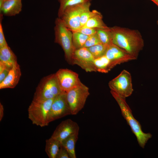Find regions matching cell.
<instances>
[{
    "mask_svg": "<svg viewBox=\"0 0 158 158\" xmlns=\"http://www.w3.org/2000/svg\"><path fill=\"white\" fill-rule=\"evenodd\" d=\"M62 92L55 74H51L42 79L36 88L33 98L53 99Z\"/></svg>",
    "mask_w": 158,
    "mask_h": 158,
    "instance_id": "cell-5",
    "label": "cell"
},
{
    "mask_svg": "<svg viewBox=\"0 0 158 158\" xmlns=\"http://www.w3.org/2000/svg\"><path fill=\"white\" fill-rule=\"evenodd\" d=\"M108 45L100 43L87 48L96 59L105 55Z\"/></svg>",
    "mask_w": 158,
    "mask_h": 158,
    "instance_id": "cell-23",
    "label": "cell"
},
{
    "mask_svg": "<svg viewBox=\"0 0 158 158\" xmlns=\"http://www.w3.org/2000/svg\"><path fill=\"white\" fill-rule=\"evenodd\" d=\"M53 100L33 98L28 109V117L33 124L41 127L48 125V115Z\"/></svg>",
    "mask_w": 158,
    "mask_h": 158,
    "instance_id": "cell-4",
    "label": "cell"
},
{
    "mask_svg": "<svg viewBox=\"0 0 158 158\" xmlns=\"http://www.w3.org/2000/svg\"><path fill=\"white\" fill-rule=\"evenodd\" d=\"M91 5V2H87L69 6L65 9L59 18L71 30H77L80 28L82 13L90 9Z\"/></svg>",
    "mask_w": 158,
    "mask_h": 158,
    "instance_id": "cell-6",
    "label": "cell"
},
{
    "mask_svg": "<svg viewBox=\"0 0 158 158\" xmlns=\"http://www.w3.org/2000/svg\"><path fill=\"white\" fill-rule=\"evenodd\" d=\"M72 32L73 33V42L75 49H78L83 47L84 44L89 36L79 32L75 31Z\"/></svg>",
    "mask_w": 158,
    "mask_h": 158,
    "instance_id": "cell-22",
    "label": "cell"
},
{
    "mask_svg": "<svg viewBox=\"0 0 158 158\" xmlns=\"http://www.w3.org/2000/svg\"><path fill=\"white\" fill-rule=\"evenodd\" d=\"M21 75L20 66L17 62L12 66L6 78L0 83V89L14 88L18 84Z\"/></svg>",
    "mask_w": 158,
    "mask_h": 158,
    "instance_id": "cell-14",
    "label": "cell"
},
{
    "mask_svg": "<svg viewBox=\"0 0 158 158\" xmlns=\"http://www.w3.org/2000/svg\"><path fill=\"white\" fill-rule=\"evenodd\" d=\"M61 143L51 137L46 140L45 151L49 158H56Z\"/></svg>",
    "mask_w": 158,
    "mask_h": 158,
    "instance_id": "cell-19",
    "label": "cell"
},
{
    "mask_svg": "<svg viewBox=\"0 0 158 158\" xmlns=\"http://www.w3.org/2000/svg\"><path fill=\"white\" fill-rule=\"evenodd\" d=\"M79 134H74L69 136L61 143L68 151L70 158H76L75 145L78 139Z\"/></svg>",
    "mask_w": 158,
    "mask_h": 158,
    "instance_id": "cell-20",
    "label": "cell"
},
{
    "mask_svg": "<svg viewBox=\"0 0 158 158\" xmlns=\"http://www.w3.org/2000/svg\"><path fill=\"white\" fill-rule=\"evenodd\" d=\"M66 93L71 115L77 114L83 108L90 95L88 87L82 83Z\"/></svg>",
    "mask_w": 158,
    "mask_h": 158,
    "instance_id": "cell-7",
    "label": "cell"
},
{
    "mask_svg": "<svg viewBox=\"0 0 158 158\" xmlns=\"http://www.w3.org/2000/svg\"><path fill=\"white\" fill-rule=\"evenodd\" d=\"M96 10H93L92 11L88 9L84 11L82 14L80 19V28L84 26L89 19L95 13Z\"/></svg>",
    "mask_w": 158,
    "mask_h": 158,
    "instance_id": "cell-25",
    "label": "cell"
},
{
    "mask_svg": "<svg viewBox=\"0 0 158 158\" xmlns=\"http://www.w3.org/2000/svg\"><path fill=\"white\" fill-rule=\"evenodd\" d=\"M108 85L111 90L124 98L130 96L133 91L131 74L126 70L110 81Z\"/></svg>",
    "mask_w": 158,
    "mask_h": 158,
    "instance_id": "cell-8",
    "label": "cell"
},
{
    "mask_svg": "<svg viewBox=\"0 0 158 158\" xmlns=\"http://www.w3.org/2000/svg\"><path fill=\"white\" fill-rule=\"evenodd\" d=\"M59 4L58 12V17L60 18L67 7L82 3L91 2L92 0H56Z\"/></svg>",
    "mask_w": 158,
    "mask_h": 158,
    "instance_id": "cell-21",
    "label": "cell"
},
{
    "mask_svg": "<svg viewBox=\"0 0 158 158\" xmlns=\"http://www.w3.org/2000/svg\"><path fill=\"white\" fill-rule=\"evenodd\" d=\"M11 68L4 64H0V83L6 78Z\"/></svg>",
    "mask_w": 158,
    "mask_h": 158,
    "instance_id": "cell-27",
    "label": "cell"
},
{
    "mask_svg": "<svg viewBox=\"0 0 158 158\" xmlns=\"http://www.w3.org/2000/svg\"><path fill=\"white\" fill-rule=\"evenodd\" d=\"M100 43H102L96 33L89 36L83 47L88 48Z\"/></svg>",
    "mask_w": 158,
    "mask_h": 158,
    "instance_id": "cell-26",
    "label": "cell"
},
{
    "mask_svg": "<svg viewBox=\"0 0 158 158\" xmlns=\"http://www.w3.org/2000/svg\"><path fill=\"white\" fill-rule=\"evenodd\" d=\"M0 61L10 68L18 62L16 55L8 45L0 48Z\"/></svg>",
    "mask_w": 158,
    "mask_h": 158,
    "instance_id": "cell-17",
    "label": "cell"
},
{
    "mask_svg": "<svg viewBox=\"0 0 158 158\" xmlns=\"http://www.w3.org/2000/svg\"><path fill=\"white\" fill-rule=\"evenodd\" d=\"M78 123L70 119L62 121L56 127L51 137L61 142L71 135L79 134Z\"/></svg>",
    "mask_w": 158,
    "mask_h": 158,
    "instance_id": "cell-12",
    "label": "cell"
},
{
    "mask_svg": "<svg viewBox=\"0 0 158 158\" xmlns=\"http://www.w3.org/2000/svg\"><path fill=\"white\" fill-rule=\"evenodd\" d=\"M95 59L87 48L83 47L75 51L72 64L78 65L86 72H96Z\"/></svg>",
    "mask_w": 158,
    "mask_h": 158,
    "instance_id": "cell-11",
    "label": "cell"
},
{
    "mask_svg": "<svg viewBox=\"0 0 158 158\" xmlns=\"http://www.w3.org/2000/svg\"><path fill=\"white\" fill-rule=\"evenodd\" d=\"M110 92L118 104L122 116L136 136L139 145L144 148L148 140L152 137V135L150 133H145L143 132L140 124L133 116L126 98L120 96L113 91L110 90Z\"/></svg>",
    "mask_w": 158,
    "mask_h": 158,
    "instance_id": "cell-2",
    "label": "cell"
},
{
    "mask_svg": "<svg viewBox=\"0 0 158 158\" xmlns=\"http://www.w3.org/2000/svg\"><path fill=\"white\" fill-rule=\"evenodd\" d=\"M94 63L97 71L103 73H108L115 67L111 61L105 55L95 59Z\"/></svg>",
    "mask_w": 158,
    "mask_h": 158,
    "instance_id": "cell-18",
    "label": "cell"
},
{
    "mask_svg": "<svg viewBox=\"0 0 158 158\" xmlns=\"http://www.w3.org/2000/svg\"><path fill=\"white\" fill-rule=\"evenodd\" d=\"M110 28L112 43L137 59L144 46L140 31L117 26Z\"/></svg>",
    "mask_w": 158,
    "mask_h": 158,
    "instance_id": "cell-1",
    "label": "cell"
},
{
    "mask_svg": "<svg viewBox=\"0 0 158 158\" xmlns=\"http://www.w3.org/2000/svg\"><path fill=\"white\" fill-rule=\"evenodd\" d=\"M97 34L101 43L109 45L112 43L110 28L109 30L96 29Z\"/></svg>",
    "mask_w": 158,
    "mask_h": 158,
    "instance_id": "cell-24",
    "label": "cell"
},
{
    "mask_svg": "<svg viewBox=\"0 0 158 158\" xmlns=\"http://www.w3.org/2000/svg\"><path fill=\"white\" fill-rule=\"evenodd\" d=\"M61 91L66 93L82 83L76 73L68 69H60L55 73Z\"/></svg>",
    "mask_w": 158,
    "mask_h": 158,
    "instance_id": "cell-10",
    "label": "cell"
},
{
    "mask_svg": "<svg viewBox=\"0 0 158 158\" xmlns=\"http://www.w3.org/2000/svg\"><path fill=\"white\" fill-rule=\"evenodd\" d=\"M22 0H4L0 5L1 15L8 16H15L21 11Z\"/></svg>",
    "mask_w": 158,
    "mask_h": 158,
    "instance_id": "cell-15",
    "label": "cell"
},
{
    "mask_svg": "<svg viewBox=\"0 0 158 158\" xmlns=\"http://www.w3.org/2000/svg\"><path fill=\"white\" fill-rule=\"evenodd\" d=\"M82 27L96 29L108 30L110 29V27H108L104 22L102 14L97 10L95 14L89 19Z\"/></svg>",
    "mask_w": 158,
    "mask_h": 158,
    "instance_id": "cell-16",
    "label": "cell"
},
{
    "mask_svg": "<svg viewBox=\"0 0 158 158\" xmlns=\"http://www.w3.org/2000/svg\"><path fill=\"white\" fill-rule=\"evenodd\" d=\"M4 109L3 105L0 103V121H1L4 116Z\"/></svg>",
    "mask_w": 158,
    "mask_h": 158,
    "instance_id": "cell-31",
    "label": "cell"
},
{
    "mask_svg": "<svg viewBox=\"0 0 158 158\" xmlns=\"http://www.w3.org/2000/svg\"><path fill=\"white\" fill-rule=\"evenodd\" d=\"M55 25L54 42L61 46L64 51L66 60L72 65L73 57L76 50L73 42L72 32L58 17L55 20Z\"/></svg>",
    "mask_w": 158,
    "mask_h": 158,
    "instance_id": "cell-3",
    "label": "cell"
},
{
    "mask_svg": "<svg viewBox=\"0 0 158 158\" xmlns=\"http://www.w3.org/2000/svg\"><path fill=\"white\" fill-rule=\"evenodd\" d=\"M105 55L111 61L115 66L137 59L112 43L108 45Z\"/></svg>",
    "mask_w": 158,
    "mask_h": 158,
    "instance_id": "cell-13",
    "label": "cell"
},
{
    "mask_svg": "<svg viewBox=\"0 0 158 158\" xmlns=\"http://www.w3.org/2000/svg\"><path fill=\"white\" fill-rule=\"evenodd\" d=\"M56 158H70L68 151L61 144Z\"/></svg>",
    "mask_w": 158,
    "mask_h": 158,
    "instance_id": "cell-29",
    "label": "cell"
},
{
    "mask_svg": "<svg viewBox=\"0 0 158 158\" xmlns=\"http://www.w3.org/2000/svg\"><path fill=\"white\" fill-rule=\"evenodd\" d=\"M70 115L71 113L67 100L66 93L62 92L53 99L48 115V123H49Z\"/></svg>",
    "mask_w": 158,
    "mask_h": 158,
    "instance_id": "cell-9",
    "label": "cell"
},
{
    "mask_svg": "<svg viewBox=\"0 0 158 158\" xmlns=\"http://www.w3.org/2000/svg\"><path fill=\"white\" fill-rule=\"evenodd\" d=\"M158 7V0H150Z\"/></svg>",
    "mask_w": 158,
    "mask_h": 158,
    "instance_id": "cell-32",
    "label": "cell"
},
{
    "mask_svg": "<svg viewBox=\"0 0 158 158\" xmlns=\"http://www.w3.org/2000/svg\"><path fill=\"white\" fill-rule=\"evenodd\" d=\"M71 31L79 32L88 36L94 35L97 32L96 29L87 27L80 28L77 30Z\"/></svg>",
    "mask_w": 158,
    "mask_h": 158,
    "instance_id": "cell-28",
    "label": "cell"
},
{
    "mask_svg": "<svg viewBox=\"0 0 158 158\" xmlns=\"http://www.w3.org/2000/svg\"><path fill=\"white\" fill-rule=\"evenodd\" d=\"M157 25H158V19L157 21Z\"/></svg>",
    "mask_w": 158,
    "mask_h": 158,
    "instance_id": "cell-33",
    "label": "cell"
},
{
    "mask_svg": "<svg viewBox=\"0 0 158 158\" xmlns=\"http://www.w3.org/2000/svg\"><path fill=\"white\" fill-rule=\"evenodd\" d=\"M8 45L6 40L2 25L1 21L0 23V48Z\"/></svg>",
    "mask_w": 158,
    "mask_h": 158,
    "instance_id": "cell-30",
    "label": "cell"
}]
</instances>
